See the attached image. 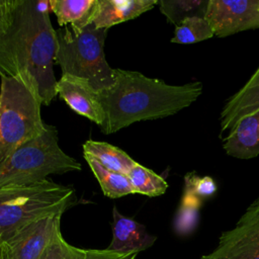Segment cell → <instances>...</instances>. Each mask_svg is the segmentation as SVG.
Returning a JSON list of instances; mask_svg holds the SVG:
<instances>
[{
    "mask_svg": "<svg viewBox=\"0 0 259 259\" xmlns=\"http://www.w3.org/2000/svg\"><path fill=\"white\" fill-rule=\"evenodd\" d=\"M114 84L98 91L105 112L103 134L115 133L132 123L163 118L190 106L202 93V83L169 85L140 72L115 69Z\"/></svg>",
    "mask_w": 259,
    "mask_h": 259,
    "instance_id": "obj_1",
    "label": "cell"
},
{
    "mask_svg": "<svg viewBox=\"0 0 259 259\" xmlns=\"http://www.w3.org/2000/svg\"><path fill=\"white\" fill-rule=\"evenodd\" d=\"M50 11V0H21L10 39V61L15 76L31 80L45 105H50L58 95L54 73L57 33Z\"/></svg>",
    "mask_w": 259,
    "mask_h": 259,
    "instance_id": "obj_2",
    "label": "cell"
},
{
    "mask_svg": "<svg viewBox=\"0 0 259 259\" xmlns=\"http://www.w3.org/2000/svg\"><path fill=\"white\" fill-rule=\"evenodd\" d=\"M0 164L16 149L41 136L47 123L36 85L21 76H0Z\"/></svg>",
    "mask_w": 259,
    "mask_h": 259,
    "instance_id": "obj_3",
    "label": "cell"
},
{
    "mask_svg": "<svg viewBox=\"0 0 259 259\" xmlns=\"http://www.w3.org/2000/svg\"><path fill=\"white\" fill-rule=\"evenodd\" d=\"M107 30L96 28L92 23L81 29L65 26L56 30L55 64L61 67L62 75L85 79L97 92L111 87L116 74L104 55Z\"/></svg>",
    "mask_w": 259,
    "mask_h": 259,
    "instance_id": "obj_4",
    "label": "cell"
},
{
    "mask_svg": "<svg viewBox=\"0 0 259 259\" xmlns=\"http://www.w3.org/2000/svg\"><path fill=\"white\" fill-rule=\"evenodd\" d=\"M81 169L80 162L59 146L56 127L47 124L41 136L20 146L0 164V188L32 185L51 174Z\"/></svg>",
    "mask_w": 259,
    "mask_h": 259,
    "instance_id": "obj_5",
    "label": "cell"
},
{
    "mask_svg": "<svg viewBox=\"0 0 259 259\" xmlns=\"http://www.w3.org/2000/svg\"><path fill=\"white\" fill-rule=\"evenodd\" d=\"M76 201L71 186L45 179L27 186L0 188V236L2 242L23 226L40 218L64 213Z\"/></svg>",
    "mask_w": 259,
    "mask_h": 259,
    "instance_id": "obj_6",
    "label": "cell"
},
{
    "mask_svg": "<svg viewBox=\"0 0 259 259\" xmlns=\"http://www.w3.org/2000/svg\"><path fill=\"white\" fill-rule=\"evenodd\" d=\"M62 214L40 218L17 230L0 245L4 258L39 259L55 234L61 230Z\"/></svg>",
    "mask_w": 259,
    "mask_h": 259,
    "instance_id": "obj_7",
    "label": "cell"
},
{
    "mask_svg": "<svg viewBox=\"0 0 259 259\" xmlns=\"http://www.w3.org/2000/svg\"><path fill=\"white\" fill-rule=\"evenodd\" d=\"M204 17L219 37L256 29L259 28V0H208Z\"/></svg>",
    "mask_w": 259,
    "mask_h": 259,
    "instance_id": "obj_8",
    "label": "cell"
},
{
    "mask_svg": "<svg viewBox=\"0 0 259 259\" xmlns=\"http://www.w3.org/2000/svg\"><path fill=\"white\" fill-rule=\"evenodd\" d=\"M57 94L76 113L99 126L104 122L105 112L99 101L98 92L89 81L72 75H62L57 82Z\"/></svg>",
    "mask_w": 259,
    "mask_h": 259,
    "instance_id": "obj_9",
    "label": "cell"
},
{
    "mask_svg": "<svg viewBox=\"0 0 259 259\" xmlns=\"http://www.w3.org/2000/svg\"><path fill=\"white\" fill-rule=\"evenodd\" d=\"M259 110V67L246 84L225 103L220 114L221 134L226 136L245 116Z\"/></svg>",
    "mask_w": 259,
    "mask_h": 259,
    "instance_id": "obj_10",
    "label": "cell"
},
{
    "mask_svg": "<svg viewBox=\"0 0 259 259\" xmlns=\"http://www.w3.org/2000/svg\"><path fill=\"white\" fill-rule=\"evenodd\" d=\"M112 217V241L107 247L108 250L138 253L150 248L155 243L157 238L149 234L144 225L122 215L116 206H113Z\"/></svg>",
    "mask_w": 259,
    "mask_h": 259,
    "instance_id": "obj_11",
    "label": "cell"
},
{
    "mask_svg": "<svg viewBox=\"0 0 259 259\" xmlns=\"http://www.w3.org/2000/svg\"><path fill=\"white\" fill-rule=\"evenodd\" d=\"M215 250H259V196L249 205L235 227L221 235Z\"/></svg>",
    "mask_w": 259,
    "mask_h": 259,
    "instance_id": "obj_12",
    "label": "cell"
},
{
    "mask_svg": "<svg viewBox=\"0 0 259 259\" xmlns=\"http://www.w3.org/2000/svg\"><path fill=\"white\" fill-rule=\"evenodd\" d=\"M157 0H97L92 24L108 29L113 25L135 19L158 4Z\"/></svg>",
    "mask_w": 259,
    "mask_h": 259,
    "instance_id": "obj_13",
    "label": "cell"
},
{
    "mask_svg": "<svg viewBox=\"0 0 259 259\" xmlns=\"http://www.w3.org/2000/svg\"><path fill=\"white\" fill-rule=\"evenodd\" d=\"M227 155L248 160L259 155V110L242 118L224 138Z\"/></svg>",
    "mask_w": 259,
    "mask_h": 259,
    "instance_id": "obj_14",
    "label": "cell"
},
{
    "mask_svg": "<svg viewBox=\"0 0 259 259\" xmlns=\"http://www.w3.org/2000/svg\"><path fill=\"white\" fill-rule=\"evenodd\" d=\"M97 0H50L60 26L81 29L92 23Z\"/></svg>",
    "mask_w": 259,
    "mask_h": 259,
    "instance_id": "obj_15",
    "label": "cell"
},
{
    "mask_svg": "<svg viewBox=\"0 0 259 259\" xmlns=\"http://www.w3.org/2000/svg\"><path fill=\"white\" fill-rule=\"evenodd\" d=\"M83 152L84 155L92 157L107 170L125 175L136 164V161L124 151L105 142L88 140L83 144Z\"/></svg>",
    "mask_w": 259,
    "mask_h": 259,
    "instance_id": "obj_16",
    "label": "cell"
},
{
    "mask_svg": "<svg viewBox=\"0 0 259 259\" xmlns=\"http://www.w3.org/2000/svg\"><path fill=\"white\" fill-rule=\"evenodd\" d=\"M21 0H0V76H15L10 61V38Z\"/></svg>",
    "mask_w": 259,
    "mask_h": 259,
    "instance_id": "obj_17",
    "label": "cell"
},
{
    "mask_svg": "<svg viewBox=\"0 0 259 259\" xmlns=\"http://www.w3.org/2000/svg\"><path fill=\"white\" fill-rule=\"evenodd\" d=\"M84 159L95 175L105 196L118 198L135 193L127 175L107 170L90 156L84 155Z\"/></svg>",
    "mask_w": 259,
    "mask_h": 259,
    "instance_id": "obj_18",
    "label": "cell"
},
{
    "mask_svg": "<svg viewBox=\"0 0 259 259\" xmlns=\"http://www.w3.org/2000/svg\"><path fill=\"white\" fill-rule=\"evenodd\" d=\"M127 176L135 193L154 197L164 194L168 188V183L162 176L138 162L133 166Z\"/></svg>",
    "mask_w": 259,
    "mask_h": 259,
    "instance_id": "obj_19",
    "label": "cell"
},
{
    "mask_svg": "<svg viewBox=\"0 0 259 259\" xmlns=\"http://www.w3.org/2000/svg\"><path fill=\"white\" fill-rule=\"evenodd\" d=\"M207 3L208 0H162L158 5L167 20L176 26L189 17H204Z\"/></svg>",
    "mask_w": 259,
    "mask_h": 259,
    "instance_id": "obj_20",
    "label": "cell"
},
{
    "mask_svg": "<svg viewBox=\"0 0 259 259\" xmlns=\"http://www.w3.org/2000/svg\"><path fill=\"white\" fill-rule=\"evenodd\" d=\"M213 31L205 17H189L175 26L171 42L189 45L199 42L213 36Z\"/></svg>",
    "mask_w": 259,
    "mask_h": 259,
    "instance_id": "obj_21",
    "label": "cell"
},
{
    "mask_svg": "<svg viewBox=\"0 0 259 259\" xmlns=\"http://www.w3.org/2000/svg\"><path fill=\"white\" fill-rule=\"evenodd\" d=\"M84 252V249L74 247L66 242L59 230L39 259H83Z\"/></svg>",
    "mask_w": 259,
    "mask_h": 259,
    "instance_id": "obj_22",
    "label": "cell"
},
{
    "mask_svg": "<svg viewBox=\"0 0 259 259\" xmlns=\"http://www.w3.org/2000/svg\"><path fill=\"white\" fill-rule=\"evenodd\" d=\"M184 182V191L191 193L197 198L210 196L217 191V184L209 176L200 177L194 172H191L185 175Z\"/></svg>",
    "mask_w": 259,
    "mask_h": 259,
    "instance_id": "obj_23",
    "label": "cell"
},
{
    "mask_svg": "<svg viewBox=\"0 0 259 259\" xmlns=\"http://www.w3.org/2000/svg\"><path fill=\"white\" fill-rule=\"evenodd\" d=\"M201 259H259V250H233L218 251L213 250Z\"/></svg>",
    "mask_w": 259,
    "mask_h": 259,
    "instance_id": "obj_24",
    "label": "cell"
},
{
    "mask_svg": "<svg viewBox=\"0 0 259 259\" xmlns=\"http://www.w3.org/2000/svg\"><path fill=\"white\" fill-rule=\"evenodd\" d=\"M137 254L135 252L120 253L116 251H110L108 249L95 250L88 249L84 252L83 259H136Z\"/></svg>",
    "mask_w": 259,
    "mask_h": 259,
    "instance_id": "obj_25",
    "label": "cell"
},
{
    "mask_svg": "<svg viewBox=\"0 0 259 259\" xmlns=\"http://www.w3.org/2000/svg\"><path fill=\"white\" fill-rule=\"evenodd\" d=\"M0 245H1V244H0ZM0 259H5V258H4V255H3L2 251H1V249H0Z\"/></svg>",
    "mask_w": 259,
    "mask_h": 259,
    "instance_id": "obj_26",
    "label": "cell"
},
{
    "mask_svg": "<svg viewBox=\"0 0 259 259\" xmlns=\"http://www.w3.org/2000/svg\"><path fill=\"white\" fill-rule=\"evenodd\" d=\"M2 243V238H1V236H0V244Z\"/></svg>",
    "mask_w": 259,
    "mask_h": 259,
    "instance_id": "obj_27",
    "label": "cell"
}]
</instances>
